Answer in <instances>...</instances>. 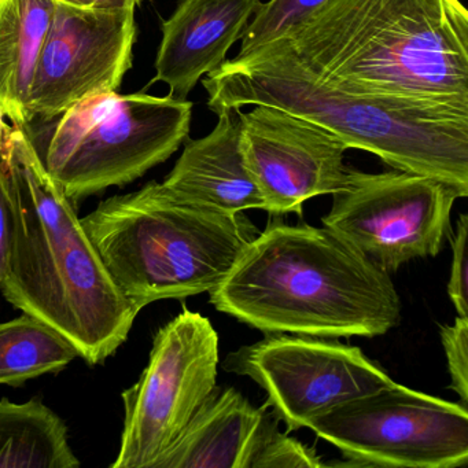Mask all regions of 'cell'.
<instances>
[{
  "label": "cell",
  "mask_w": 468,
  "mask_h": 468,
  "mask_svg": "<svg viewBox=\"0 0 468 468\" xmlns=\"http://www.w3.org/2000/svg\"><path fill=\"white\" fill-rule=\"evenodd\" d=\"M106 271L138 309L210 292L260 234L242 213H224L150 182L112 197L80 218Z\"/></svg>",
  "instance_id": "5"
},
{
  "label": "cell",
  "mask_w": 468,
  "mask_h": 468,
  "mask_svg": "<svg viewBox=\"0 0 468 468\" xmlns=\"http://www.w3.org/2000/svg\"><path fill=\"white\" fill-rule=\"evenodd\" d=\"M240 109L218 113L215 130L185 150L163 185L174 193L224 213L264 209L239 149Z\"/></svg>",
  "instance_id": "15"
},
{
  "label": "cell",
  "mask_w": 468,
  "mask_h": 468,
  "mask_svg": "<svg viewBox=\"0 0 468 468\" xmlns=\"http://www.w3.org/2000/svg\"><path fill=\"white\" fill-rule=\"evenodd\" d=\"M457 198L452 186L434 177L349 168L322 223L379 270L396 272L440 253Z\"/></svg>",
  "instance_id": "9"
},
{
  "label": "cell",
  "mask_w": 468,
  "mask_h": 468,
  "mask_svg": "<svg viewBox=\"0 0 468 468\" xmlns=\"http://www.w3.org/2000/svg\"><path fill=\"white\" fill-rule=\"evenodd\" d=\"M270 402L256 408L235 388H216L153 468H253L279 430Z\"/></svg>",
  "instance_id": "14"
},
{
  "label": "cell",
  "mask_w": 468,
  "mask_h": 468,
  "mask_svg": "<svg viewBox=\"0 0 468 468\" xmlns=\"http://www.w3.org/2000/svg\"><path fill=\"white\" fill-rule=\"evenodd\" d=\"M56 2L68 5V6L81 7V9L92 7V0H56Z\"/></svg>",
  "instance_id": "25"
},
{
  "label": "cell",
  "mask_w": 468,
  "mask_h": 468,
  "mask_svg": "<svg viewBox=\"0 0 468 468\" xmlns=\"http://www.w3.org/2000/svg\"><path fill=\"white\" fill-rule=\"evenodd\" d=\"M224 369L251 378L289 431L342 402L394 382L360 347L331 338L270 334L229 353Z\"/></svg>",
  "instance_id": "10"
},
{
  "label": "cell",
  "mask_w": 468,
  "mask_h": 468,
  "mask_svg": "<svg viewBox=\"0 0 468 468\" xmlns=\"http://www.w3.org/2000/svg\"><path fill=\"white\" fill-rule=\"evenodd\" d=\"M78 357L58 331L29 314L0 323V385L20 386L57 374Z\"/></svg>",
  "instance_id": "18"
},
{
  "label": "cell",
  "mask_w": 468,
  "mask_h": 468,
  "mask_svg": "<svg viewBox=\"0 0 468 468\" xmlns=\"http://www.w3.org/2000/svg\"><path fill=\"white\" fill-rule=\"evenodd\" d=\"M142 4H144V0H92V7L94 9L105 10H135Z\"/></svg>",
  "instance_id": "24"
},
{
  "label": "cell",
  "mask_w": 468,
  "mask_h": 468,
  "mask_svg": "<svg viewBox=\"0 0 468 468\" xmlns=\"http://www.w3.org/2000/svg\"><path fill=\"white\" fill-rule=\"evenodd\" d=\"M202 86L218 114L268 105L325 128L347 149L364 150L397 171L434 177L468 196V112L347 94L323 84L281 43L227 59Z\"/></svg>",
  "instance_id": "4"
},
{
  "label": "cell",
  "mask_w": 468,
  "mask_h": 468,
  "mask_svg": "<svg viewBox=\"0 0 468 468\" xmlns=\"http://www.w3.org/2000/svg\"><path fill=\"white\" fill-rule=\"evenodd\" d=\"M56 0H0V112L16 127L32 122L28 103Z\"/></svg>",
  "instance_id": "16"
},
{
  "label": "cell",
  "mask_w": 468,
  "mask_h": 468,
  "mask_svg": "<svg viewBox=\"0 0 468 468\" xmlns=\"http://www.w3.org/2000/svg\"><path fill=\"white\" fill-rule=\"evenodd\" d=\"M324 465L327 464L314 448L278 430L257 457L253 468H317Z\"/></svg>",
  "instance_id": "20"
},
{
  "label": "cell",
  "mask_w": 468,
  "mask_h": 468,
  "mask_svg": "<svg viewBox=\"0 0 468 468\" xmlns=\"http://www.w3.org/2000/svg\"><path fill=\"white\" fill-rule=\"evenodd\" d=\"M259 5L260 0H180L163 23L153 83H165L171 97L186 100L204 76L227 61Z\"/></svg>",
  "instance_id": "13"
},
{
  "label": "cell",
  "mask_w": 468,
  "mask_h": 468,
  "mask_svg": "<svg viewBox=\"0 0 468 468\" xmlns=\"http://www.w3.org/2000/svg\"><path fill=\"white\" fill-rule=\"evenodd\" d=\"M327 0H268L260 2L256 13L243 29L242 45L238 56L250 53L278 37H283L295 24L311 15Z\"/></svg>",
  "instance_id": "19"
},
{
  "label": "cell",
  "mask_w": 468,
  "mask_h": 468,
  "mask_svg": "<svg viewBox=\"0 0 468 468\" xmlns=\"http://www.w3.org/2000/svg\"><path fill=\"white\" fill-rule=\"evenodd\" d=\"M135 42V10L56 2L29 91L31 120H53L87 98L116 92L133 68Z\"/></svg>",
  "instance_id": "11"
},
{
  "label": "cell",
  "mask_w": 468,
  "mask_h": 468,
  "mask_svg": "<svg viewBox=\"0 0 468 468\" xmlns=\"http://www.w3.org/2000/svg\"><path fill=\"white\" fill-rule=\"evenodd\" d=\"M275 40L339 91L468 112L460 0H327Z\"/></svg>",
  "instance_id": "2"
},
{
  "label": "cell",
  "mask_w": 468,
  "mask_h": 468,
  "mask_svg": "<svg viewBox=\"0 0 468 468\" xmlns=\"http://www.w3.org/2000/svg\"><path fill=\"white\" fill-rule=\"evenodd\" d=\"M2 120H4V113H2V112H0V122H2Z\"/></svg>",
  "instance_id": "26"
},
{
  "label": "cell",
  "mask_w": 468,
  "mask_h": 468,
  "mask_svg": "<svg viewBox=\"0 0 468 468\" xmlns=\"http://www.w3.org/2000/svg\"><path fill=\"white\" fill-rule=\"evenodd\" d=\"M239 120L243 164L270 215L303 216L308 199L344 185L347 147L330 131L268 105L239 112Z\"/></svg>",
  "instance_id": "12"
},
{
  "label": "cell",
  "mask_w": 468,
  "mask_h": 468,
  "mask_svg": "<svg viewBox=\"0 0 468 468\" xmlns=\"http://www.w3.org/2000/svg\"><path fill=\"white\" fill-rule=\"evenodd\" d=\"M0 154L15 218L0 292L13 306L58 331L87 364L103 363L127 341L139 311L117 289L27 128L2 120Z\"/></svg>",
  "instance_id": "1"
},
{
  "label": "cell",
  "mask_w": 468,
  "mask_h": 468,
  "mask_svg": "<svg viewBox=\"0 0 468 468\" xmlns=\"http://www.w3.org/2000/svg\"><path fill=\"white\" fill-rule=\"evenodd\" d=\"M441 341L448 358L451 388L459 394L462 402L468 401V317L457 316L452 325H442Z\"/></svg>",
  "instance_id": "21"
},
{
  "label": "cell",
  "mask_w": 468,
  "mask_h": 468,
  "mask_svg": "<svg viewBox=\"0 0 468 468\" xmlns=\"http://www.w3.org/2000/svg\"><path fill=\"white\" fill-rule=\"evenodd\" d=\"M218 335L185 308L158 330L149 364L122 393L124 429L112 468H153L218 386Z\"/></svg>",
  "instance_id": "8"
},
{
  "label": "cell",
  "mask_w": 468,
  "mask_h": 468,
  "mask_svg": "<svg viewBox=\"0 0 468 468\" xmlns=\"http://www.w3.org/2000/svg\"><path fill=\"white\" fill-rule=\"evenodd\" d=\"M346 465L456 468L468 463L467 405L393 382L342 402L308 423Z\"/></svg>",
  "instance_id": "7"
},
{
  "label": "cell",
  "mask_w": 468,
  "mask_h": 468,
  "mask_svg": "<svg viewBox=\"0 0 468 468\" xmlns=\"http://www.w3.org/2000/svg\"><path fill=\"white\" fill-rule=\"evenodd\" d=\"M209 294L218 311L267 335L372 338L401 320L390 273L308 224H268Z\"/></svg>",
  "instance_id": "3"
},
{
  "label": "cell",
  "mask_w": 468,
  "mask_h": 468,
  "mask_svg": "<svg viewBox=\"0 0 468 468\" xmlns=\"http://www.w3.org/2000/svg\"><path fill=\"white\" fill-rule=\"evenodd\" d=\"M13 218L12 193H10L9 176L5 168L4 158L0 154V282L6 275L12 250Z\"/></svg>",
  "instance_id": "23"
},
{
  "label": "cell",
  "mask_w": 468,
  "mask_h": 468,
  "mask_svg": "<svg viewBox=\"0 0 468 468\" xmlns=\"http://www.w3.org/2000/svg\"><path fill=\"white\" fill-rule=\"evenodd\" d=\"M191 116L193 103L171 95H95L68 109L48 142L34 146L75 204L165 163L187 141Z\"/></svg>",
  "instance_id": "6"
},
{
  "label": "cell",
  "mask_w": 468,
  "mask_h": 468,
  "mask_svg": "<svg viewBox=\"0 0 468 468\" xmlns=\"http://www.w3.org/2000/svg\"><path fill=\"white\" fill-rule=\"evenodd\" d=\"M78 467L67 424L42 399H0V468Z\"/></svg>",
  "instance_id": "17"
},
{
  "label": "cell",
  "mask_w": 468,
  "mask_h": 468,
  "mask_svg": "<svg viewBox=\"0 0 468 468\" xmlns=\"http://www.w3.org/2000/svg\"><path fill=\"white\" fill-rule=\"evenodd\" d=\"M467 215L460 216L457 221V231L452 239L451 279H449L448 292L457 311V316L468 317V267H467Z\"/></svg>",
  "instance_id": "22"
}]
</instances>
